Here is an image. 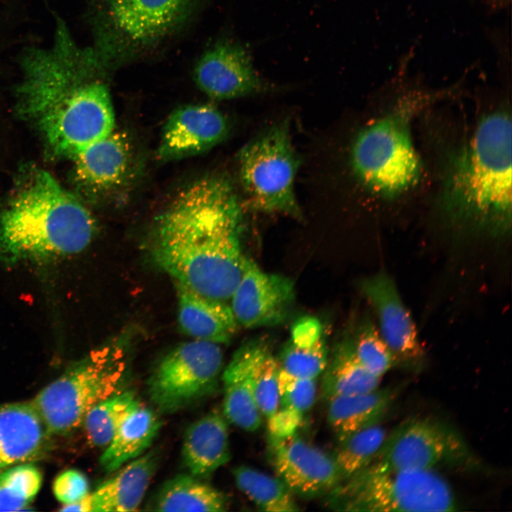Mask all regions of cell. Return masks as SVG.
<instances>
[{
    "label": "cell",
    "mask_w": 512,
    "mask_h": 512,
    "mask_svg": "<svg viewBox=\"0 0 512 512\" xmlns=\"http://www.w3.org/2000/svg\"><path fill=\"white\" fill-rule=\"evenodd\" d=\"M96 231L87 208L48 172L36 170L0 216V258L68 256L84 250Z\"/></svg>",
    "instance_id": "3"
},
{
    "label": "cell",
    "mask_w": 512,
    "mask_h": 512,
    "mask_svg": "<svg viewBox=\"0 0 512 512\" xmlns=\"http://www.w3.org/2000/svg\"><path fill=\"white\" fill-rule=\"evenodd\" d=\"M444 208L456 225L491 236L511 225V122L496 112L479 122L445 188Z\"/></svg>",
    "instance_id": "2"
},
{
    "label": "cell",
    "mask_w": 512,
    "mask_h": 512,
    "mask_svg": "<svg viewBox=\"0 0 512 512\" xmlns=\"http://www.w3.org/2000/svg\"><path fill=\"white\" fill-rule=\"evenodd\" d=\"M41 483L40 471L28 463L2 470L0 472V511L24 509L38 494Z\"/></svg>",
    "instance_id": "29"
},
{
    "label": "cell",
    "mask_w": 512,
    "mask_h": 512,
    "mask_svg": "<svg viewBox=\"0 0 512 512\" xmlns=\"http://www.w3.org/2000/svg\"><path fill=\"white\" fill-rule=\"evenodd\" d=\"M232 472L238 489L260 510L268 512L299 510L294 494L277 476L246 465L238 466Z\"/></svg>",
    "instance_id": "26"
},
{
    "label": "cell",
    "mask_w": 512,
    "mask_h": 512,
    "mask_svg": "<svg viewBox=\"0 0 512 512\" xmlns=\"http://www.w3.org/2000/svg\"><path fill=\"white\" fill-rule=\"evenodd\" d=\"M262 339L245 342L221 373L223 413L228 421L247 431L257 430L262 417L254 396L253 369Z\"/></svg>",
    "instance_id": "17"
},
{
    "label": "cell",
    "mask_w": 512,
    "mask_h": 512,
    "mask_svg": "<svg viewBox=\"0 0 512 512\" xmlns=\"http://www.w3.org/2000/svg\"><path fill=\"white\" fill-rule=\"evenodd\" d=\"M240 177L254 210L302 218L294 192L299 160L287 121L274 125L245 144L239 153Z\"/></svg>",
    "instance_id": "8"
},
{
    "label": "cell",
    "mask_w": 512,
    "mask_h": 512,
    "mask_svg": "<svg viewBox=\"0 0 512 512\" xmlns=\"http://www.w3.org/2000/svg\"><path fill=\"white\" fill-rule=\"evenodd\" d=\"M398 391L393 388L329 399L328 421L341 442L352 433L378 421L386 412Z\"/></svg>",
    "instance_id": "22"
},
{
    "label": "cell",
    "mask_w": 512,
    "mask_h": 512,
    "mask_svg": "<svg viewBox=\"0 0 512 512\" xmlns=\"http://www.w3.org/2000/svg\"><path fill=\"white\" fill-rule=\"evenodd\" d=\"M242 208L232 183L207 176L183 189L156 219L148 252L176 283L227 302L248 258L242 253Z\"/></svg>",
    "instance_id": "1"
},
{
    "label": "cell",
    "mask_w": 512,
    "mask_h": 512,
    "mask_svg": "<svg viewBox=\"0 0 512 512\" xmlns=\"http://www.w3.org/2000/svg\"><path fill=\"white\" fill-rule=\"evenodd\" d=\"M387 434L382 426L375 423L352 433L341 441L334 458L342 481L363 469L374 460Z\"/></svg>",
    "instance_id": "28"
},
{
    "label": "cell",
    "mask_w": 512,
    "mask_h": 512,
    "mask_svg": "<svg viewBox=\"0 0 512 512\" xmlns=\"http://www.w3.org/2000/svg\"><path fill=\"white\" fill-rule=\"evenodd\" d=\"M178 321L182 331L196 340L229 343L238 328L226 302L202 295L178 283Z\"/></svg>",
    "instance_id": "19"
},
{
    "label": "cell",
    "mask_w": 512,
    "mask_h": 512,
    "mask_svg": "<svg viewBox=\"0 0 512 512\" xmlns=\"http://www.w3.org/2000/svg\"><path fill=\"white\" fill-rule=\"evenodd\" d=\"M279 405L301 413L313 406L316 396V379L292 375L280 368L279 374Z\"/></svg>",
    "instance_id": "33"
},
{
    "label": "cell",
    "mask_w": 512,
    "mask_h": 512,
    "mask_svg": "<svg viewBox=\"0 0 512 512\" xmlns=\"http://www.w3.org/2000/svg\"><path fill=\"white\" fill-rule=\"evenodd\" d=\"M73 159L78 186L89 196L104 197L121 188L129 176L131 146L125 135L113 131Z\"/></svg>",
    "instance_id": "16"
},
{
    "label": "cell",
    "mask_w": 512,
    "mask_h": 512,
    "mask_svg": "<svg viewBox=\"0 0 512 512\" xmlns=\"http://www.w3.org/2000/svg\"><path fill=\"white\" fill-rule=\"evenodd\" d=\"M159 457L154 451L138 457L89 493L90 512L137 511L156 471Z\"/></svg>",
    "instance_id": "20"
},
{
    "label": "cell",
    "mask_w": 512,
    "mask_h": 512,
    "mask_svg": "<svg viewBox=\"0 0 512 512\" xmlns=\"http://www.w3.org/2000/svg\"><path fill=\"white\" fill-rule=\"evenodd\" d=\"M147 508L154 511H225L226 496L193 475L179 474L161 487Z\"/></svg>",
    "instance_id": "24"
},
{
    "label": "cell",
    "mask_w": 512,
    "mask_h": 512,
    "mask_svg": "<svg viewBox=\"0 0 512 512\" xmlns=\"http://www.w3.org/2000/svg\"><path fill=\"white\" fill-rule=\"evenodd\" d=\"M427 95L413 94L386 116L364 128L351 152L353 169L371 191L392 197L419 181L421 163L413 145L410 122Z\"/></svg>",
    "instance_id": "7"
},
{
    "label": "cell",
    "mask_w": 512,
    "mask_h": 512,
    "mask_svg": "<svg viewBox=\"0 0 512 512\" xmlns=\"http://www.w3.org/2000/svg\"><path fill=\"white\" fill-rule=\"evenodd\" d=\"M335 353L331 363L325 368L322 382L325 398L361 394L379 388L381 378L361 364L356 355L351 336L344 339Z\"/></svg>",
    "instance_id": "25"
},
{
    "label": "cell",
    "mask_w": 512,
    "mask_h": 512,
    "mask_svg": "<svg viewBox=\"0 0 512 512\" xmlns=\"http://www.w3.org/2000/svg\"><path fill=\"white\" fill-rule=\"evenodd\" d=\"M230 299L238 324L246 328L274 326L287 319L294 300V286L290 279L267 273L247 259Z\"/></svg>",
    "instance_id": "13"
},
{
    "label": "cell",
    "mask_w": 512,
    "mask_h": 512,
    "mask_svg": "<svg viewBox=\"0 0 512 512\" xmlns=\"http://www.w3.org/2000/svg\"><path fill=\"white\" fill-rule=\"evenodd\" d=\"M128 336L119 335L70 366L31 400L50 435L74 431L95 405L117 393L126 372Z\"/></svg>",
    "instance_id": "5"
},
{
    "label": "cell",
    "mask_w": 512,
    "mask_h": 512,
    "mask_svg": "<svg viewBox=\"0 0 512 512\" xmlns=\"http://www.w3.org/2000/svg\"><path fill=\"white\" fill-rule=\"evenodd\" d=\"M140 405L131 390L117 393L97 402L82 422L89 442L95 447H106L125 418Z\"/></svg>",
    "instance_id": "27"
},
{
    "label": "cell",
    "mask_w": 512,
    "mask_h": 512,
    "mask_svg": "<svg viewBox=\"0 0 512 512\" xmlns=\"http://www.w3.org/2000/svg\"><path fill=\"white\" fill-rule=\"evenodd\" d=\"M223 363L218 343L195 339L179 344L149 375L150 400L160 412L173 413L210 396L218 388Z\"/></svg>",
    "instance_id": "9"
},
{
    "label": "cell",
    "mask_w": 512,
    "mask_h": 512,
    "mask_svg": "<svg viewBox=\"0 0 512 512\" xmlns=\"http://www.w3.org/2000/svg\"><path fill=\"white\" fill-rule=\"evenodd\" d=\"M277 361L280 368L292 375L316 379L328 364V351L324 336L312 343L305 345L290 340L283 348Z\"/></svg>",
    "instance_id": "32"
},
{
    "label": "cell",
    "mask_w": 512,
    "mask_h": 512,
    "mask_svg": "<svg viewBox=\"0 0 512 512\" xmlns=\"http://www.w3.org/2000/svg\"><path fill=\"white\" fill-rule=\"evenodd\" d=\"M50 436L31 401L0 405V471L35 459Z\"/></svg>",
    "instance_id": "18"
},
{
    "label": "cell",
    "mask_w": 512,
    "mask_h": 512,
    "mask_svg": "<svg viewBox=\"0 0 512 512\" xmlns=\"http://www.w3.org/2000/svg\"><path fill=\"white\" fill-rule=\"evenodd\" d=\"M356 355L373 375L382 377L398 366L396 358L381 337L376 324L369 316L361 319L351 335Z\"/></svg>",
    "instance_id": "30"
},
{
    "label": "cell",
    "mask_w": 512,
    "mask_h": 512,
    "mask_svg": "<svg viewBox=\"0 0 512 512\" xmlns=\"http://www.w3.org/2000/svg\"><path fill=\"white\" fill-rule=\"evenodd\" d=\"M227 133V121L214 106L185 105L168 118L157 154L164 161L198 155L216 146Z\"/></svg>",
    "instance_id": "15"
},
{
    "label": "cell",
    "mask_w": 512,
    "mask_h": 512,
    "mask_svg": "<svg viewBox=\"0 0 512 512\" xmlns=\"http://www.w3.org/2000/svg\"><path fill=\"white\" fill-rule=\"evenodd\" d=\"M270 438L272 465L293 494L304 498L329 494L342 481L334 457L296 433Z\"/></svg>",
    "instance_id": "10"
},
{
    "label": "cell",
    "mask_w": 512,
    "mask_h": 512,
    "mask_svg": "<svg viewBox=\"0 0 512 512\" xmlns=\"http://www.w3.org/2000/svg\"><path fill=\"white\" fill-rule=\"evenodd\" d=\"M457 444L438 422L428 418H410L387 434L369 465L389 470L434 469L452 454Z\"/></svg>",
    "instance_id": "11"
},
{
    "label": "cell",
    "mask_w": 512,
    "mask_h": 512,
    "mask_svg": "<svg viewBox=\"0 0 512 512\" xmlns=\"http://www.w3.org/2000/svg\"><path fill=\"white\" fill-rule=\"evenodd\" d=\"M229 422L217 410L209 412L188 426L185 432L182 457L190 474L210 476L230 459Z\"/></svg>",
    "instance_id": "21"
},
{
    "label": "cell",
    "mask_w": 512,
    "mask_h": 512,
    "mask_svg": "<svg viewBox=\"0 0 512 512\" xmlns=\"http://www.w3.org/2000/svg\"><path fill=\"white\" fill-rule=\"evenodd\" d=\"M161 422L151 409L142 405L134 410L117 428L100 458L108 472L141 456L159 433Z\"/></svg>",
    "instance_id": "23"
},
{
    "label": "cell",
    "mask_w": 512,
    "mask_h": 512,
    "mask_svg": "<svg viewBox=\"0 0 512 512\" xmlns=\"http://www.w3.org/2000/svg\"><path fill=\"white\" fill-rule=\"evenodd\" d=\"M360 289L375 314L378 330L398 365H420L425 352L394 279L381 270L362 279Z\"/></svg>",
    "instance_id": "12"
},
{
    "label": "cell",
    "mask_w": 512,
    "mask_h": 512,
    "mask_svg": "<svg viewBox=\"0 0 512 512\" xmlns=\"http://www.w3.org/2000/svg\"><path fill=\"white\" fill-rule=\"evenodd\" d=\"M53 490L60 502L68 505L80 501L89 494V483L82 472L68 469L58 476Z\"/></svg>",
    "instance_id": "34"
},
{
    "label": "cell",
    "mask_w": 512,
    "mask_h": 512,
    "mask_svg": "<svg viewBox=\"0 0 512 512\" xmlns=\"http://www.w3.org/2000/svg\"><path fill=\"white\" fill-rule=\"evenodd\" d=\"M102 69L146 55L169 40L198 0H85Z\"/></svg>",
    "instance_id": "4"
},
{
    "label": "cell",
    "mask_w": 512,
    "mask_h": 512,
    "mask_svg": "<svg viewBox=\"0 0 512 512\" xmlns=\"http://www.w3.org/2000/svg\"><path fill=\"white\" fill-rule=\"evenodd\" d=\"M280 366L267 343L261 340L253 369L254 396L261 415L267 419L279 408Z\"/></svg>",
    "instance_id": "31"
},
{
    "label": "cell",
    "mask_w": 512,
    "mask_h": 512,
    "mask_svg": "<svg viewBox=\"0 0 512 512\" xmlns=\"http://www.w3.org/2000/svg\"><path fill=\"white\" fill-rule=\"evenodd\" d=\"M329 494L331 506L349 511L445 512L458 507L450 485L434 469L389 470L368 465Z\"/></svg>",
    "instance_id": "6"
},
{
    "label": "cell",
    "mask_w": 512,
    "mask_h": 512,
    "mask_svg": "<svg viewBox=\"0 0 512 512\" xmlns=\"http://www.w3.org/2000/svg\"><path fill=\"white\" fill-rule=\"evenodd\" d=\"M302 415L291 408H279L267 418L270 434L276 437H285L296 433L302 422Z\"/></svg>",
    "instance_id": "35"
},
{
    "label": "cell",
    "mask_w": 512,
    "mask_h": 512,
    "mask_svg": "<svg viewBox=\"0 0 512 512\" xmlns=\"http://www.w3.org/2000/svg\"><path fill=\"white\" fill-rule=\"evenodd\" d=\"M194 80L214 100H229L261 92L266 85L255 70L248 52L228 41L207 50L196 63Z\"/></svg>",
    "instance_id": "14"
}]
</instances>
